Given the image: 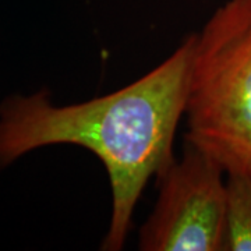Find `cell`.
Segmentation results:
<instances>
[{
    "label": "cell",
    "instance_id": "7a4b0ae2",
    "mask_svg": "<svg viewBox=\"0 0 251 251\" xmlns=\"http://www.w3.org/2000/svg\"><path fill=\"white\" fill-rule=\"evenodd\" d=\"M186 141L251 177V0H227L194 34Z\"/></svg>",
    "mask_w": 251,
    "mask_h": 251
},
{
    "label": "cell",
    "instance_id": "3957f363",
    "mask_svg": "<svg viewBox=\"0 0 251 251\" xmlns=\"http://www.w3.org/2000/svg\"><path fill=\"white\" fill-rule=\"evenodd\" d=\"M227 175L186 141L183 155L156 177L159 194L138 236L143 251H224Z\"/></svg>",
    "mask_w": 251,
    "mask_h": 251
},
{
    "label": "cell",
    "instance_id": "6da1fadb",
    "mask_svg": "<svg viewBox=\"0 0 251 251\" xmlns=\"http://www.w3.org/2000/svg\"><path fill=\"white\" fill-rule=\"evenodd\" d=\"M194 34L171 56L123 88L54 106L49 91L0 103V169L49 145H77L106 169L112 209L100 249L125 247L135 206L150 180L173 161V141L187 108Z\"/></svg>",
    "mask_w": 251,
    "mask_h": 251
},
{
    "label": "cell",
    "instance_id": "277c9868",
    "mask_svg": "<svg viewBox=\"0 0 251 251\" xmlns=\"http://www.w3.org/2000/svg\"><path fill=\"white\" fill-rule=\"evenodd\" d=\"M226 251H251V177L227 175Z\"/></svg>",
    "mask_w": 251,
    "mask_h": 251
}]
</instances>
